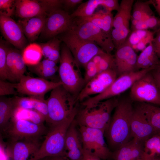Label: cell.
Segmentation results:
<instances>
[{
    "label": "cell",
    "instance_id": "obj_1",
    "mask_svg": "<svg viewBox=\"0 0 160 160\" xmlns=\"http://www.w3.org/2000/svg\"><path fill=\"white\" fill-rule=\"evenodd\" d=\"M134 107L130 101H119L114 109L108 127L105 132L108 146L112 152L133 138L131 122Z\"/></svg>",
    "mask_w": 160,
    "mask_h": 160
},
{
    "label": "cell",
    "instance_id": "obj_2",
    "mask_svg": "<svg viewBox=\"0 0 160 160\" xmlns=\"http://www.w3.org/2000/svg\"><path fill=\"white\" fill-rule=\"evenodd\" d=\"M46 100L48 112L47 123L50 127L71 116H76L79 109L77 97L66 90L62 85L52 90Z\"/></svg>",
    "mask_w": 160,
    "mask_h": 160
},
{
    "label": "cell",
    "instance_id": "obj_3",
    "mask_svg": "<svg viewBox=\"0 0 160 160\" xmlns=\"http://www.w3.org/2000/svg\"><path fill=\"white\" fill-rule=\"evenodd\" d=\"M119 100L114 97L100 101L89 106L79 109L75 119L78 126H83L102 130H107L111 119V114Z\"/></svg>",
    "mask_w": 160,
    "mask_h": 160
},
{
    "label": "cell",
    "instance_id": "obj_4",
    "mask_svg": "<svg viewBox=\"0 0 160 160\" xmlns=\"http://www.w3.org/2000/svg\"><path fill=\"white\" fill-rule=\"evenodd\" d=\"M76 117L71 116L58 124L50 126L39 149L28 160H40L48 156H66V134Z\"/></svg>",
    "mask_w": 160,
    "mask_h": 160
},
{
    "label": "cell",
    "instance_id": "obj_5",
    "mask_svg": "<svg viewBox=\"0 0 160 160\" xmlns=\"http://www.w3.org/2000/svg\"><path fill=\"white\" fill-rule=\"evenodd\" d=\"M58 71L62 85L70 93L77 97L85 84L80 66L71 52L65 44L61 49Z\"/></svg>",
    "mask_w": 160,
    "mask_h": 160
},
{
    "label": "cell",
    "instance_id": "obj_6",
    "mask_svg": "<svg viewBox=\"0 0 160 160\" xmlns=\"http://www.w3.org/2000/svg\"><path fill=\"white\" fill-rule=\"evenodd\" d=\"M68 31L83 40L95 44L107 53L111 54L114 48L111 35L92 23L79 17L74 18L72 26Z\"/></svg>",
    "mask_w": 160,
    "mask_h": 160
},
{
    "label": "cell",
    "instance_id": "obj_7",
    "mask_svg": "<svg viewBox=\"0 0 160 160\" xmlns=\"http://www.w3.org/2000/svg\"><path fill=\"white\" fill-rule=\"evenodd\" d=\"M157 68L152 67L121 74L104 92L87 98L82 102L81 104L84 106H89L100 101L115 97L131 88L137 81Z\"/></svg>",
    "mask_w": 160,
    "mask_h": 160
},
{
    "label": "cell",
    "instance_id": "obj_8",
    "mask_svg": "<svg viewBox=\"0 0 160 160\" xmlns=\"http://www.w3.org/2000/svg\"><path fill=\"white\" fill-rule=\"evenodd\" d=\"M60 37L69 48L79 65L84 67L95 55L104 52L94 43L83 40L69 31Z\"/></svg>",
    "mask_w": 160,
    "mask_h": 160
},
{
    "label": "cell",
    "instance_id": "obj_9",
    "mask_svg": "<svg viewBox=\"0 0 160 160\" xmlns=\"http://www.w3.org/2000/svg\"><path fill=\"white\" fill-rule=\"evenodd\" d=\"M48 130L44 124H39L23 119H11L7 126L1 131L7 142L23 139H40Z\"/></svg>",
    "mask_w": 160,
    "mask_h": 160
},
{
    "label": "cell",
    "instance_id": "obj_10",
    "mask_svg": "<svg viewBox=\"0 0 160 160\" xmlns=\"http://www.w3.org/2000/svg\"><path fill=\"white\" fill-rule=\"evenodd\" d=\"M78 126L83 150L103 160H106L112 157V152L104 139V131L84 126Z\"/></svg>",
    "mask_w": 160,
    "mask_h": 160
},
{
    "label": "cell",
    "instance_id": "obj_11",
    "mask_svg": "<svg viewBox=\"0 0 160 160\" xmlns=\"http://www.w3.org/2000/svg\"><path fill=\"white\" fill-rule=\"evenodd\" d=\"M63 3V0H16L15 13L20 19L47 16L52 12L61 9Z\"/></svg>",
    "mask_w": 160,
    "mask_h": 160
},
{
    "label": "cell",
    "instance_id": "obj_12",
    "mask_svg": "<svg viewBox=\"0 0 160 160\" xmlns=\"http://www.w3.org/2000/svg\"><path fill=\"white\" fill-rule=\"evenodd\" d=\"M151 72L134 84L131 88L130 97L135 101L160 106V91Z\"/></svg>",
    "mask_w": 160,
    "mask_h": 160
},
{
    "label": "cell",
    "instance_id": "obj_13",
    "mask_svg": "<svg viewBox=\"0 0 160 160\" xmlns=\"http://www.w3.org/2000/svg\"><path fill=\"white\" fill-rule=\"evenodd\" d=\"M63 84L60 81H49L24 75L17 83H14L15 88L18 93L43 98L47 92Z\"/></svg>",
    "mask_w": 160,
    "mask_h": 160
},
{
    "label": "cell",
    "instance_id": "obj_14",
    "mask_svg": "<svg viewBox=\"0 0 160 160\" xmlns=\"http://www.w3.org/2000/svg\"><path fill=\"white\" fill-rule=\"evenodd\" d=\"M74 18L66 11L61 9L55 10L47 16L41 36L51 39L70 30Z\"/></svg>",
    "mask_w": 160,
    "mask_h": 160
},
{
    "label": "cell",
    "instance_id": "obj_15",
    "mask_svg": "<svg viewBox=\"0 0 160 160\" xmlns=\"http://www.w3.org/2000/svg\"><path fill=\"white\" fill-rule=\"evenodd\" d=\"M117 73L113 69H109L98 73L84 86L77 97L81 102L94 95H98L105 91L117 78Z\"/></svg>",
    "mask_w": 160,
    "mask_h": 160
},
{
    "label": "cell",
    "instance_id": "obj_16",
    "mask_svg": "<svg viewBox=\"0 0 160 160\" xmlns=\"http://www.w3.org/2000/svg\"><path fill=\"white\" fill-rule=\"evenodd\" d=\"M0 28L4 39L19 50L26 47L27 39L22 29L11 17L0 15Z\"/></svg>",
    "mask_w": 160,
    "mask_h": 160
},
{
    "label": "cell",
    "instance_id": "obj_17",
    "mask_svg": "<svg viewBox=\"0 0 160 160\" xmlns=\"http://www.w3.org/2000/svg\"><path fill=\"white\" fill-rule=\"evenodd\" d=\"M137 56L128 38L116 49L114 58V69L117 74L135 71Z\"/></svg>",
    "mask_w": 160,
    "mask_h": 160
},
{
    "label": "cell",
    "instance_id": "obj_18",
    "mask_svg": "<svg viewBox=\"0 0 160 160\" xmlns=\"http://www.w3.org/2000/svg\"><path fill=\"white\" fill-rule=\"evenodd\" d=\"M40 139H24L7 142V151L8 156L12 160H28L41 146Z\"/></svg>",
    "mask_w": 160,
    "mask_h": 160
},
{
    "label": "cell",
    "instance_id": "obj_19",
    "mask_svg": "<svg viewBox=\"0 0 160 160\" xmlns=\"http://www.w3.org/2000/svg\"><path fill=\"white\" fill-rule=\"evenodd\" d=\"M131 127L132 138L144 143L148 138L157 134L138 105L134 107Z\"/></svg>",
    "mask_w": 160,
    "mask_h": 160
},
{
    "label": "cell",
    "instance_id": "obj_20",
    "mask_svg": "<svg viewBox=\"0 0 160 160\" xmlns=\"http://www.w3.org/2000/svg\"><path fill=\"white\" fill-rule=\"evenodd\" d=\"M77 126L75 119L66 134L65 150L66 156L69 160H83L82 143Z\"/></svg>",
    "mask_w": 160,
    "mask_h": 160
},
{
    "label": "cell",
    "instance_id": "obj_21",
    "mask_svg": "<svg viewBox=\"0 0 160 160\" xmlns=\"http://www.w3.org/2000/svg\"><path fill=\"white\" fill-rule=\"evenodd\" d=\"M144 143L135 138L112 152L113 160H142Z\"/></svg>",
    "mask_w": 160,
    "mask_h": 160
},
{
    "label": "cell",
    "instance_id": "obj_22",
    "mask_svg": "<svg viewBox=\"0 0 160 160\" xmlns=\"http://www.w3.org/2000/svg\"><path fill=\"white\" fill-rule=\"evenodd\" d=\"M134 2V0H122L121 1L119 9L113 18V27L115 31L129 33L131 12Z\"/></svg>",
    "mask_w": 160,
    "mask_h": 160
},
{
    "label": "cell",
    "instance_id": "obj_23",
    "mask_svg": "<svg viewBox=\"0 0 160 160\" xmlns=\"http://www.w3.org/2000/svg\"><path fill=\"white\" fill-rule=\"evenodd\" d=\"M7 60L11 81L18 82L26 71V64L22 52L18 49L10 48Z\"/></svg>",
    "mask_w": 160,
    "mask_h": 160
},
{
    "label": "cell",
    "instance_id": "obj_24",
    "mask_svg": "<svg viewBox=\"0 0 160 160\" xmlns=\"http://www.w3.org/2000/svg\"><path fill=\"white\" fill-rule=\"evenodd\" d=\"M15 108H18L36 111L44 118L45 121L48 119V112L46 100L44 98L29 96L13 97Z\"/></svg>",
    "mask_w": 160,
    "mask_h": 160
},
{
    "label": "cell",
    "instance_id": "obj_25",
    "mask_svg": "<svg viewBox=\"0 0 160 160\" xmlns=\"http://www.w3.org/2000/svg\"><path fill=\"white\" fill-rule=\"evenodd\" d=\"M47 16L39 15L33 17L20 19L17 23L21 27L28 41L33 42L41 34Z\"/></svg>",
    "mask_w": 160,
    "mask_h": 160
},
{
    "label": "cell",
    "instance_id": "obj_26",
    "mask_svg": "<svg viewBox=\"0 0 160 160\" xmlns=\"http://www.w3.org/2000/svg\"><path fill=\"white\" fill-rule=\"evenodd\" d=\"M57 64L54 61L44 59L36 65H28V69L39 77L47 80L54 76L58 71Z\"/></svg>",
    "mask_w": 160,
    "mask_h": 160
},
{
    "label": "cell",
    "instance_id": "obj_27",
    "mask_svg": "<svg viewBox=\"0 0 160 160\" xmlns=\"http://www.w3.org/2000/svg\"><path fill=\"white\" fill-rule=\"evenodd\" d=\"M61 41L60 39L54 37L46 42L39 44L42 55L45 59L52 61L57 63L59 62Z\"/></svg>",
    "mask_w": 160,
    "mask_h": 160
},
{
    "label": "cell",
    "instance_id": "obj_28",
    "mask_svg": "<svg viewBox=\"0 0 160 160\" xmlns=\"http://www.w3.org/2000/svg\"><path fill=\"white\" fill-rule=\"evenodd\" d=\"M15 109L12 98L0 97V128L1 131L8 125Z\"/></svg>",
    "mask_w": 160,
    "mask_h": 160
},
{
    "label": "cell",
    "instance_id": "obj_29",
    "mask_svg": "<svg viewBox=\"0 0 160 160\" xmlns=\"http://www.w3.org/2000/svg\"><path fill=\"white\" fill-rule=\"evenodd\" d=\"M138 105L156 133L160 134V107L144 103H139Z\"/></svg>",
    "mask_w": 160,
    "mask_h": 160
},
{
    "label": "cell",
    "instance_id": "obj_30",
    "mask_svg": "<svg viewBox=\"0 0 160 160\" xmlns=\"http://www.w3.org/2000/svg\"><path fill=\"white\" fill-rule=\"evenodd\" d=\"M160 156V134H156L144 143L142 160H149Z\"/></svg>",
    "mask_w": 160,
    "mask_h": 160
},
{
    "label": "cell",
    "instance_id": "obj_31",
    "mask_svg": "<svg viewBox=\"0 0 160 160\" xmlns=\"http://www.w3.org/2000/svg\"><path fill=\"white\" fill-rule=\"evenodd\" d=\"M151 0L143 1L137 0L133 5L132 17L142 22H146L152 16L154 15L150 5Z\"/></svg>",
    "mask_w": 160,
    "mask_h": 160
},
{
    "label": "cell",
    "instance_id": "obj_32",
    "mask_svg": "<svg viewBox=\"0 0 160 160\" xmlns=\"http://www.w3.org/2000/svg\"><path fill=\"white\" fill-rule=\"evenodd\" d=\"M22 54L26 64L30 65L39 62L43 56L39 44L35 43L31 44L26 46Z\"/></svg>",
    "mask_w": 160,
    "mask_h": 160
},
{
    "label": "cell",
    "instance_id": "obj_33",
    "mask_svg": "<svg viewBox=\"0 0 160 160\" xmlns=\"http://www.w3.org/2000/svg\"><path fill=\"white\" fill-rule=\"evenodd\" d=\"M105 0H89L82 3L71 14L73 18L89 16L99 5H104Z\"/></svg>",
    "mask_w": 160,
    "mask_h": 160
},
{
    "label": "cell",
    "instance_id": "obj_34",
    "mask_svg": "<svg viewBox=\"0 0 160 160\" xmlns=\"http://www.w3.org/2000/svg\"><path fill=\"white\" fill-rule=\"evenodd\" d=\"M20 119L27 120L39 124H43L45 121L44 116L36 111L16 108L11 119Z\"/></svg>",
    "mask_w": 160,
    "mask_h": 160
},
{
    "label": "cell",
    "instance_id": "obj_35",
    "mask_svg": "<svg viewBox=\"0 0 160 160\" xmlns=\"http://www.w3.org/2000/svg\"><path fill=\"white\" fill-rule=\"evenodd\" d=\"M1 39L0 42V80L11 81L7 64V56L9 49Z\"/></svg>",
    "mask_w": 160,
    "mask_h": 160
},
{
    "label": "cell",
    "instance_id": "obj_36",
    "mask_svg": "<svg viewBox=\"0 0 160 160\" xmlns=\"http://www.w3.org/2000/svg\"><path fill=\"white\" fill-rule=\"evenodd\" d=\"M156 54L152 43L151 42L137 56L135 71L140 70L141 65Z\"/></svg>",
    "mask_w": 160,
    "mask_h": 160
},
{
    "label": "cell",
    "instance_id": "obj_37",
    "mask_svg": "<svg viewBox=\"0 0 160 160\" xmlns=\"http://www.w3.org/2000/svg\"><path fill=\"white\" fill-rule=\"evenodd\" d=\"M15 1L0 0V15L11 17L15 12Z\"/></svg>",
    "mask_w": 160,
    "mask_h": 160
},
{
    "label": "cell",
    "instance_id": "obj_38",
    "mask_svg": "<svg viewBox=\"0 0 160 160\" xmlns=\"http://www.w3.org/2000/svg\"><path fill=\"white\" fill-rule=\"evenodd\" d=\"M109 69H114V56L111 54L104 52L99 64V73Z\"/></svg>",
    "mask_w": 160,
    "mask_h": 160
},
{
    "label": "cell",
    "instance_id": "obj_39",
    "mask_svg": "<svg viewBox=\"0 0 160 160\" xmlns=\"http://www.w3.org/2000/svg\"><path fill=\"white\" fill-rule=\"evenodd\" d=\"M18 93L15 87L14 83L0 80V96L13 95H16Z\"/></svg>",
    "mask_w": 160,
    "mask_h": 160
},
{
    "label": "cell",
    "instance_id": "obj_40",
    "mask_svg": "<svg viewBox=\"0 0 160 160\" xmlns=\"http://www.w3.org/2000/svg\"><path fill=\"white\" fill-rule=\"evenodd\" d=\"M84 67L85 71L84 78L85 85L96 76L99 72L96 65L91 60Z\"/></svg>",
    "mask_w": 160,
    "mask_h": 160
},
{
    "label": "cell",
    "instance_id": "obj_41",
    "mask_svg": "<svg viewBox=\"0 0 160 160\" xmlns=\"http://www.w3.org/2000/svg\"><path fill=\"white\" fill-rule=\"evenodd\" d=\"M148 29H151L156 32L160 29V23L159 19L156 17L154 15L151 16L146 21Z\"/></svg>",
    "mask_w": 160,
    "mask_h": 160
},
{
    "label": "cell",
    "instance_id": "obj_42",
    "mask_svg": "<svg viewBox=\"0 0 160 160\" xmlns=\"http://www.w3.org/2000/svg\"><path fill=\"white\" fill-rule=\"evenodd\" d=\"M119 5L117 0H105L103 6L107 11L111 12L114 10L117 11L119 9Z\"/></svg>",
    "mask_w": 160,
    "mask_h": 160
},
{
    "label": "cell",
    "instance_id": "obj_43",
    "mask_svg": "<svg viewBox=\"0 0 160 160\" xmlns=\"http://www.w3.org/2000/svg\"><path fill=\"white\" fill-rule=\"evenodd\" d=\"M152 43L157 55L160 59V29L156 32V36Z\"/></svg>",
    "mask_w": 160,
    "mask_h": 160
},
{
    "label": "cell",
    "instance_id": "obj_44",
    "mask_svg": "<svg viewBox=\"0 0 160 160\" xmlns=\"http://www.w3.org/2000/svg\"><path fill=\"white\" fill-rule=\"evenodd\" d=\"M82 1V0H63V4L66 9H70L81 4Z\"/></svg>",
    "mask_w": 160,
    "mask_h": 160
},
{
    "label": "cell",
    "instance_id": "obj_45",
    "mask_svg": "<svg viewBox=\"0 0 160 160\" xmlns=\"http://www.w3.org/2000/svg\"><path fill=\"white\" fill-rule=\"evenodd\" d=\"M128 39L131 46L134 44H137L140 40L135 31H132Z\"/></svg>",
    "mask_w": 160,
    "mask_h": 160
},
{
    "label": "cell",
    "instance_id": "obj_46",
    "mask_svg": "<svg viewBox=\"0 0 160 160\" xmlns=\"http://www.w3.org/2000/svg\"><path fill=\"white\" fill-rule=\"evenodd\" d=\"M83 160H103L98 156L83 149Z\"/></svg>",
    "mask_w": 160,
    "mask_h": 160
},
{
    "label": "cell",
    "instance_id": "obj_47",
    "mask_svg": "<svg viewBox=\"0 0 160 160\" xmlns=\"http://www.w3.org/2000/svg\"><path fill=\"white\" fill-rule=\"evenodd\" d=\"M148 29L146 22L139 21L138 24L135 26L132 30V31L137 30H148Z\"/></svg>",
    "mask_w": 160,
    "mask_h": 160
},
{
    "label": "cell",
    "instance_id": "obj_48",
    "mask_svg": "<svg viewBox=\"0 0 160 160\" xmlns=\"http://www.w3.org/2000/svg\"><path fill=\"white\" fill-rule=\"evenodd\" d=\"M152 71V73L160 91V72L156 69Z\"/></svg>",
    "mask_w": 160,
    "mask_h": 160
},
{
    "label": "cell",
    "instance_id": "obj_49",
    "mask_svg": "<svg viewBox=\"0 0 160 160\" xmlns=\"http://www.w3.org/2000/svg\"><path fill=\"white\" fill-rule=\"evenodd\" d=\"M40 160H69L65 156H48L45 157Z\"/></svg>",
    "mask_w": 160,
    "mask_h": 160
},
{
    "label": "cell",
    "instance_id": "obj_50",
    "mask_svg": "<svg viewBox=\"0 0 160 160\" xmlns=\"http://www.w3.org/2000/svg\"><path fill=\"white\" fill-rule=\"evenodd\" d=\"M151 4L153 6L160 17V0H151Z\"/></svg>",
    "mask_w": 160,
    "mask_h": 160
},
{
    "label": "cell",
    "instance_id": "obj_51",
    "mask_svg": "<svg viewBox=\"0 0 160 160\" xmlns=\"http://www.w3.org/2000/svg\"><path fill=\"white\" fill-rule=\"evenodd\" d=\"M137 50L140 51H143L146 47V45L142 42L140 41L137 44Z\"/></svg>",
    "mask_w": 160,
    "mask_h": 160
},
{
    "label": "cell",
    "instance_id": "obj_52",
    "mask_svg": "<svg viewBox=\"0 0 160 160\" xmlns=\"http://www.w3.org/2000/svg\"><path fill=\"white\" fill-rule=\"evenodd\" d=\"M131 20V28L132 31L135 26L139 23V20L132 18V16Z\"/></svg>",
    "mask_w": 160,
    "mask_h": 160
},
{
    "label": "cell",
    "instance_id": "obj_53",
    "mask_svg": "<svg viewBox=\"0 0 160 160\" xmlns=\"http://www.w3.org/2000/svg\"><path fill=\"white\" fill-rule=\"evenodd\" d=\"M149 160H160V156L156 157Z\"/></svg>",
    "mask_w": 160,
    "mask_h": 160
},
{
    "label": "cell",
    "instance_id": "obj_54",
    "mask_svg": "<svg viewBox=\"0 0 160 160\" xmlns=\"http://www.w3.org/2000/svg\"><path fill=\"white\" fill-rule=\"evenodd\" d=\"M156 69L160 72V64Z\"/></svg>",
    "mask_w": 160,
    "mask_h": 160
}]
</instances>
